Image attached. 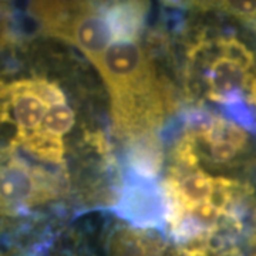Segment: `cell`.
I'll return each instance as SVG.
<instances>
[{
	"instance_id": "cell-1",
	"label": "cell",
	"mask_w": 256,
	"mask_h": 256,
	"mask_svg": "<svg viewBox=\"0 0 256 256\" xmlns=\"http://www.w3.org/2000/svg\"><path fill=\"white\" fill-rule=\"evenodd\" d=\"M111 97L114 128L131 141L154 136L171 97L138 38L112 42L94 62Z\"/></svg>"
},
{
	"instance_id": "cell-2",
	"label": "cell",
	"mask_w": 256,
	"mask_h": 256,
	"mask_svg": "<svg viewBox=\"0 0 256 256\" xmlns=\"http://www.w3.org/2000/svg\"><path fill=\"white\" fill-rule=\"evenodd\" d=\"M0 121L14 127L13 146L63 166L64 137L73 130L76 114L56 82L32 77L0 84Z\"/></svg>"
},
{
	"instance_id": "cell-3",
	"label": "cell",
	"mask_w": 256,
	"mask_h": 256,
	"mask_svg": "<svg viewBox=\"0 0 256 256\" xmlns=\"http://www.w3.org/2000/svg\"><path fill=\"white\" fill-rule=\"evenodd\" d=\"M190 77L205 98L225 110L246 104L256 111V56L236 37L200 40L191 50Z\"/></svg>"
},
{
	"instance_id": "cell-4",
	"label": "cell",
	"mask_w": 256,
	"mask_h": 256,
	"mask_svg": "<svg viewBox=\"0 0 256 256\" xmlns=\"http://www.w3.org/2000/svg\"><path fill=\"white\" fill-rule=\"evenodd\" d=\"M30 10L44 33L70 42L92 63L117 40L111 3L34 2Z\"/></svg>"
},
{
	"instance_id": "cell-5",
	"label": "cell",
	"mask_w": 256,
	"mask_h": 256,
	"mask_svg": "<svg viewBox=\"0 0 256 256\" xmlns=\"http://www.w3.org/2000/svg\"><path fill=\"white\" fill-rule=\"evenodd\" d=\"M196 164L210 166L238 165L249 151L246 130L232 120L210 112L194 116L181 137Z\"/></svg>"
},
{
	"instance_id": "cell-6",
	"label": "cell",
	"mask_w": 256,
	"mask_h": 256,
	"mask_svg": "<svg viewBox=\"0 0 256 256\" xmlns=\"http://www.w3.org/2000/svg\"><path fill=\"white\" fill-rule=\"evenodd\" d=\"M54 174L14 154H0V216H14L62 195Z\"/></svg>"
},
{
	"instance_id": "cell-7",
	"label": "cell",
	"mask_w": 256,
	"mask_h": 256,
	"mask_svg": "<svg viewBox=\"0 0 256 256\" xmlns=\"http://www.w3.org/2000/svg\"><path fill=\"white\" fill-rule=\"evenodd\" d=\"M117 214L136 224L140 229L162 226L166 220L162 188H160L154 180L131 172V180L124 185L117 205Z\"/></svg>"
},
{
	"instance_id": "cell-8",
	"label": "cell",
	"mask_w": 256,
	"mask_h": 256,
	"mask_svg": "<svg viewBox=\"0 0 256 256\" xmlns=\"http://www.w3.org/2000/svg\"><path fill=\"white\" fill-rule=\"evenodd\" d=\"M112 256H165L166 245L156 232L140 228L117 229L111 236Z\"/></svg>"
},
{
	"instance_id": "cell-9",
	"label": "cell",
	"mask_w": 256,
	"mask_h": 256,
	"mask_svg": "<svg viewBox=\"0 0 256 256\" xmlns=\"http://www.w3.org/2000/svg\"><path fill=\"white\" fill-rule=\"evenodd\" d=\"M210 4L212 9L239 18L240 22L256 28V2H216Z\"/></svg>"
},
{
	"instance_id": "cell-10",
	"label": "cell",
	"mask_w": 256,
	"mask_h": 256,
	"mask_svg": "<svg viewBox=\"0 0 256 256\" xmlns=\"http://www.w3.org/2000/svg\"><path fill=\"white\" fill-rule=\"evenodd\" d=\"M250 244L252 246L256 248V206L254 210V216H252V229H250Z\"/></svg>"
},
{
	"instance_id": "cell-11",
	"label": "cell",
	"mask_w": 256,
	"mask_h": 256,
	"mask_svg": "<svg viewBox=\"0 0 256 256\" xmlns=\"http://www.w3.org/2000/svg\"><path fill=\"white\" fill-rule=\"evenodd\" d=\"M255 256H256V255H255Z\"/></svg>"
}]
</instances>
